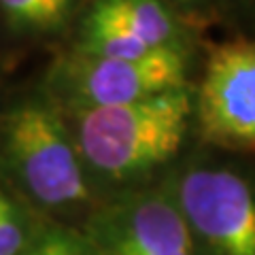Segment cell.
<instances>
[{
	"mask_svg": "<svg viewBox=\"0 0 255 255\" xmlns=\"http://www.w3.org/2000/svg\"><path fill=\"white\" fill-rule=\"evenodd\" d=\"M202 49H166L142 58H102L73 49L55 55L41 85L60 109L130 105L194 85Z\"/></svg>",
	"mask_w": 255,
	"mask_h": 255,
	"instance_id": "277c9868",
	"label": "cell"
},
{
	"mask_svg": "<svg viewBox=\"0 0 255 255\" xmlns=\"http://www.w3.org/2000/svg\"><path fill=\"white\" fill-rule=\"evenodd\" d=\"M164 185L196 255H255V157L196 142Z\"/></svg>",
	"mask_w": 255,
	"mask_h": 255,
	"instance_id": "3957f363",
	"label": "cell"
},
{
	"mask_svg": "<svg viewBox=\"0 0 255 255\" xmlns=\"http://www.w3.org/2000/svg\"><path fill=\"white\" fill-rule=\"evenodd\" d=\"M219 26H226L230 34L255 41V0H221Z\"/></svg>",
	"mask_w": 255,
	"mask_h": 255,
	"instance_id": "8fae6325",
	"label": "cell"
},
{
	"mask_svg": "<svg viewBox=\"0 0 255 255\" xmlns=\"http://www.w3.org/2000/svg\"><path fill=\"white\" fill-rule=\"evenodd\" d=\"M38 215L0 179V255H21L26 251Z\"/></svg>",
	"mask_w": 255,
	"mask_h": 255,
	"instance_id": "9c48e42d",
	"label": "cell"
},
{
	"mask_svg": "<svg viewBox=\"0 0 255 255\" xmlns=\"http://www.w3.org/2000/svg\"><path fill=\"white\" fill-rule=\"evenodd\" d=\"M79 232L94 255H196L164 183L100 202Z\"/></svg>",
	"mask_w": 255,
	"mask_h": 255,
	"instance_id": "52a82bcc",
	"label": "cell"
},
{
	"mask_svg": "<svg viewBox=\"0 0 255 255\" xmlns=\"http://www.w3.org/2000/svg\"><path fill=\"white\" fill-rule=\"evenodd\" d=\"M87 0H0V28L19 43H66Z\"/></svg>",
	"mask_w": 255,
	"mask_h": 255,
	"instance_id": "ba28073f",
	"label": "cell"
},
{
	"mask_svg": "<svg viewBox=\"0 0 255 255\" xmlns=\"http://www.w3.org/2000/svg\"><path fill=\"white\" fill-rule=\"evenodd\" d=\"M21 255H94V251L79 230L41 217Z\"/></svg>",
	"mask_w": 255,
	"mask_h": 255,
	"instance_id": "30bf717a",
	"label": "cell"
},
{
	"mask_svg": "<svg viewBox=\"0 0 255 255\" xmlns=\"http://www.w3.org/2000/svg\"><path fill=\"white\" fill-rule=\"evenodd\" d=\"M200 145L255 157V41L230 34L206 43L194 81Z\"/></svg>",
	"mask_w": 255,
	"mask_h": 255,
	"instance_id": "5b68a950",
	"label": "cell"
},
{
	"mask_svg": "<svg viewBox=\"0 0 255 255\" xmlns=\"http://www.w3.org/2000/svg\"><path fill=\"white\" fill-rule=\"evenodd\" d=\"M100 202L164 183L198 142L194 85L102 109H62Z\"/></svg>",
	"mask_w": 255,
	"mask_h": 255,
	"instance_id": "6da1fadb",
	"label": "cell"
},
{
	"mask_svg": "<svg viewBox=\"0 0 255 255\" xmlns=\"http://www.w3.org/2000/svg\"><path fill=\"white\" fill-rule=\"evenodd\" d=\"M0 179L38 217L75 230L100 204L66 117L41 83L0 105Z\"/></svg>",
	"mask_w": 255,
	"mask_h": 255,
	"instance_id": "7a4b0ae2",
	"label": "cell"
},
{
	"mask_svg": "<svg viewBox=\"0 0 255 255\" xmlns=\"http://www.w3.org/2000/svg\"><path fill=\"white\" fill-rule=\"evenodd\" d=\"M202 34L164 0H87L66 49L102 58H142L166 49H202Z\"/></svg>",
	"mask_w": 255,
	"mask_h": 255,
	"instance_id": "8992f818",
	"label": "cell"
},
{
	"mask_svg": "<svg viewBox=\"0 0 255 255\" xmlns=\"http://www.w3.org/2000/svg\"><path fill=\"white\" fill-rule=\"evenodd\" d=\"M164 2L202 32L211 26H219L221 0H164Z\"/></svg>",
	"mask_w": 255,
	"mask_h": 255,
	"instance_id": "7c38bea8",
	"label": "cell"
}]
</instances>
